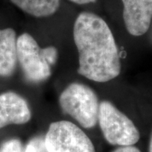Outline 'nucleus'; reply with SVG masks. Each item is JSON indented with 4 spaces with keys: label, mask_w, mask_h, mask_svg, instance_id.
<instances>
[{
    "label": "nucleus",
    "mask_w": 152,
    "mask_h": 152,
    "mask_svg": "<svg viewBox=\"0 0 152 152\" xmlns=\"http://www.w3.org/2000/svg\"><path fill=\"white\" fill-rule=\"evenodd\" d=\"M113 152H141L137 147L133 146V145H129V146H120L114 150Z\"/></svg>",
    "instance_id": "12"
},
{
    "label": "nucleus",
    "mask_w": 152,
    "mask_h": 152,
    "mask_svg": "<svg viewBox=\"0 0 152 152\" xmlns=\"http://www.w3.org/2000/svg\"><path fill=\"white\" fill-rule=\"evenodd\" d=\"M0 152H25V148L19 139H10L1 145Z\"/></svg>",
    "instance_id": "11"
},
{
    "label": "nucleus",
    "mask_w": 152,
    "mask_h": 152,
    "mask_svg": "<svg viewBox=\"0 0 152 152\" xmlns=\"http://www.w3.org/2000/svg\"><path fill=\"white\" fill-rule=\"evenodd\" d=\"M17 62L16 33L11 28L0 29V76L10 77Z\"/></svg>",
    "instance_id": "8"
},
{
    "label": "nucleus",
    "mask_w": 152,
    "mask_h": 152,
    "mask_svg": "<svg viewBox=\"0 0 152 152\" xmlns=\"http://www.w3.org/2000/svg\"><path fill=\"white\" fill-rule=\"evenodd\" d=\"M45 143L48 152H96L86 134L69 121L52 123Z\"/></svg>",
    "instance_id": "5"
},
{
    "label": "nucleus",
    "mask_w": 152,
    "mask_h": 152,
    "mask_svg": "<svg viewBox=\"0 0 152 152\" xmlns=\"http://www.w3.org/2000/svg\"><path fill=\"white\" fill-rule=\"evenodd\" d=\"M123 16L129 34L140 37L147 32L152 20V0H122Z\"/></svg>",
    "instance_id": "6"
},
{
    "label": "nucleus",
    "mask_w": 152,
    "mask_h": 152,
    "mask_svg": "<svg viewBox=\"0 0 152 152\" xmlns=\"http://www.w3.org/2000/svg\"><path fill=\"white\" fill-rule=\"evenodd\" d=\"M58 58V50L50 46L40 48L37 41L28 33L17 39V58L23 73L29 81L37 83L51 75V66Z\"/></svg>",
    "instance_id": "2"
},
{
    "label": "nucleus",
    "mask_w": 152,
    "mask_h": 152,
    "mask_svg": "<svg viewBox=\"0 0 152 152\" xmlns=\"http://www.w3.org/2000/svg\"><path fill=\"white\" fill-rule=\"evenodd\" d=\"M79 52L78 73L96 82H107L119 75L118 49L107 24L96 15L82 12L74 26Z\"/></svg>",
    "instance_id": "1"
},
{
    "label": "nucleus",
    "mask_w": 152,
    "mask_h": 152,
    "mask_svg": "<svg viewBox=\"0 0 152 152\" xmlns=\"http://www.w3.org/2000/svg\"><path fill=\"white\" fill-rule=\"evenodd\" d=\"M24 12L34 17L53 15L58 10L60 0H10Z\"/></svg>",
    "instance_id": "9"
},
{
    "label": "nucleus",
    "mask_w": 152,
    "mask_h": 152,
    "mask_svg": "<svg viewBox=\"0 0 152 152\" xmlns=\"http://www.w3.org/2000/svg\"><path fill=\"white\" fill-rule=\"evenodd\" d=\"M25 152H48L45 143V137L37 136L32 138L25 148Z\"/></svg>",
    "instance_id": "10"
},
{
    "label": "nucleus",
    "mask_w": 152,
    "mask_h": 152,
    "mask_svg": "<svg viewBox=\"0 0 152 152\" xmlns=\"http://www.w3.org/2000/svg\"><path fill=\"white\" fill-rule=\"evenodd\" d=\"M60 107L85 129H91L98 122L99 102L91 88L84 84L73 83L61 93Z\"/></svg>",
    "instance_id": "3"
},
{
    "label": "nucleus",
    "mask_w": 152,
    "mask_h": 152,
    "mask_svg": "<svg viewBox=\"0 0 152 152\" xmlns=\"http://www.w3.org/2000/svg\"><path fill=\"white\" fill-rule=\"evenodd\" d=\"M98 122L104 138L113 145H134L140 140V132L132 120L108 101L99 105Z\"/></svg>",
    "instance_id": "4"
},
{
    "label": "nucleus",
    "mask_w": 152,
    "mask_h": 152,
    "mask_svg": "<svg viewBox=\"0 0 152 152\" xmlns=\"http://www.w3.org/2000/svg\"><path fill=\"white\" fill-rule=\"evenodd\" d=\"M31 118L27 102L13 91L0 95V129L10 124H24Z\"/></svg>",
    "instance_id": "7"
},
{
    "label": "nucleus",
    "mask_w": 152,
    "mask_h": 152,
    "mask_svg": "<svg viewBox=\"0 0 152 152\" xmlns=\"http://www.w3.org/2000/svg\"><path fill=\"white\" fill-rule=\"evenodd\" d=\"M149 151L152 152V133L151 136V140H150V147H149Z\"/></svg>",
    "instance_id": "14"
},
{
    "label": "nucleus",
    "mask_w": 152,
    "mask_h": 152,
    "mask_svg": "<svg viewBox=\"0 0 152 152\" xmlns=\"http://www.w3.org/2000/svg\"><path fill=\"white\" fill-rule=\"evenodd\" d=\"M71 2L77 4H91V3H95L97 0H69Z\"/></svg>",
    "instance_id": "13"
}]
</instances>
